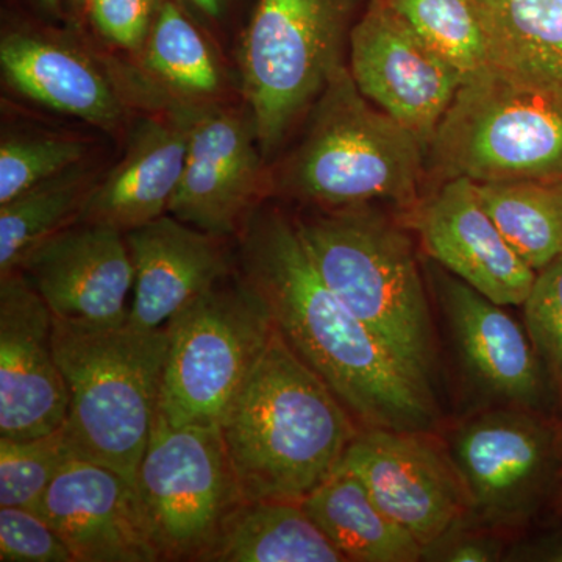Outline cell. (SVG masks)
Returning a JSON list of instances; mask_svg holds the SVG:
<instances>
[{
  "mask_svg": "<svg viewBox=\"0 0 562 562\" xmlns=\"http://www.w3.org/2000/svg\"><path fill=\"white\" fill-rule=\"evenodd\" d=\"M40 2L43 3L46 9L57 10L58 7H60L61 0H40Z\"/></svg>",
  "mask_w": 562,
  "mask_h": 562,
  "instance_id": "8d00e7d4",
  "label": "cell"
},
{
  "mask_svg": "<svg viewBox=\"0 0 562 562\" xmlns=\"http://www.w3.org/2000/svg\"><path fill=\"white\" fill-rule=\"evenodd\" d=\"M465 522L458 524L442 538L424 550L422 560L447 562H494L505 553V542L494 532L469 531Z\"/></svg>",
  "mask_w": 562,
  "mask_h": 562,
  "instance_id": "836d02e7",
  "label": "cell"
},
{
  "mask_svg": "<svg viewBox=\"0 0 562 562\" xmlns=\"http://www.w3.org/2000/svg\"><path fill=\"white\" fill-rule=\"evenodd\" d=\"M128 83L147 106L187 133V161L168 214L220 238L239 235L261 183L254 122L209 101L173 94L146 74L132 76Z\"/></svg>",
  "mask_w": 562,
  "mask_h": 562,
  "instance_id": "30bf717a",
  "label": "cell"
},
{
  "mask_svg": "<svg viewBox=\"0 0 562 562\" xmlns=\"http://www.w3.org/2000/svg\"><path fill=\"white\" fill-rule=\"evenodd\" d=\"M220 236L162 214L125 233L135 283L128 324L139 330L165 328L232 272L231 257Z\"/></svg>",
  "mask_w": 562,
  "mask_h": 562,
  "instance_id": "ac0fdd59",
  "label": "cell"
},
{
  "mask_svg": "<svg viewBox=\"0 0 562 562\" xmlns=\"http://www.w3.org/2000/svg\"><path fill=\"white\" fill-rule=\"evenodd\" d=\"M60 319L127 324L135 272L125 233L76 222L25 257L20 269Z\"/></svg>",
  "mask_w": 562,
  "mask_h": 562,
  "instance_id": "9a60e30c",
  "label": "cell"
},
{
  "mask_svg": "<svg viewBox=\"0 0 562 562\" xmlns=\"http://www.w3.org/2000/svg\"><path fill=\"white\" fill-rule=\"evenodd\" d=\"M161 0H91L88 13L95 31L121 49L143 50Z\"/></svg>",
  "mask_w": 562,
  "mask_h": 562,
  "instance_id": "d6a6232c",
  "label": "cell"
},
{
  "mask_svg": "<svg viewBox=\"0 0 562 562\" xmlns=\"http://www.w3.org/2000/svg\"><path fill=\"white\" fill-rule=\"evenodd\" d=\"M427 157L442 180L562 177V91L486 72L461 85Z\"/></svg>",
  "mask_w": 562,
  "mask_h": 562,
  "instance_id": "8992f818",
  "label": "cell"
},
{
  "mask_svg": "<svg viewBox=\"0 0 562 562\" xmlns=\"http://www.w3.org/2000/svg\"><path fill=\"white\" fill-rule=\"evenodd\" d=\"M166 330L158 413L179 427L221 425L277 327L260 295L236 276L181 310Z\"/></svg>",
  "mask_w": 562,
  "mask_h": 562,
  "instance_id": "52a82bcc",
  "label": "cell"
},
{
  "mask_svg": "<svg viewBox=\"0 0 562 562\" xmlns=\"http://www.w3.org/2000/svg\"><path fill=\"white\" fill-rule=\"evenodd\" d=\"M357 0H258L241 47L243 90L262 155L342 65Z\"/></svg>",
  "mask_w": 562,
  "mask_h": 562,
  "instance_id": "ba28073f",
  "label": "cell"
},
{
  "mask_svg": "<svg viewBox=\"0 0 562 562\" xmlns=\"http://www.w3.org/2000/svg\"><path fill=\"white\" fill-rule=\"evenodd\" d=\"M302 506L346 561L416 562L424 557L412 532L380 508L360 476L342 462Z\"/></svg>",
  "mask_w": 562,
  "mask_h": 562,
  "instance_id": "7402d4cb",
  "label": "cell"
},
{
  "mask_svg": "<svg viewBox=\"0 0 562 562\" xmlns=\"http://www.w3.org/2000/svg\"><path fill=\"white\" fill-rule=\"evenodd\" d=\"M452 458L484 527L524 522L552 479L557 439L530 409L484 413L454 435Z\"/></svg>",
  "mask_w": 562,
  "mask_h": 562,
  "instance_id": "4fadbf2b",
  "label": "cell"
},
{
  "mask_svg": "<svg viewBox=\"0 0 562 562\" xmlns=\"http://www.w3.org/2000/svg\"><path fill=\"white\" fill-rule=\"evenodd\" d=\"M522 308L525 330L562 392V254L536 273Z\"/></svg>",
  "mask_w": 562,
  "mask_h": 562,
  "instance_id": "4dcf8cb0",
  "label": "cell"
},
{
  "mask_svg": "<svg viewBox=\"0 0 562 562\" xmlns=\"http://www.w3.org/2000/svg\"><path fill=\"white\" fill-rule=\"evenodd\" d=\"M138 492L161 561H203L244 502L220 425H172L157 412Z\"/></svg>",
  "mask_w": 562,
  "mask_h": 562,
  "instance_id": "9c48e42d",
  "label": "cell"
},
{
  "mask_svg": "<svg viewBox=\"0 0 562 562\" xmlns=\"http://www.w3.org/2000/svg\"><path fill=\"white\" fill-rule=\"evenodd\" d=\"M244 501L302 502L361 430L279 330L221 422Z\"/></svg>",
  "mask_w": 562,
  "mask_h": 562,
  "instance_id": "7a4b0ae2",
  "label": "cell"
},
{
  "mask_svg": "<svg viewBox=\"0 0 562 562\" xmlns=\"http://www.w3.org/2000/svg\"><path fill=\"white\" fill-rule=\"evenodd\" d=\"M491 72L562 91V0H476Z\"/></svg>",
  "mask_w": 562,
  "mask_h": 562,
  "instance_id": "603a6c76",
  "label": "cell"
},
{
  "mask_svg": "<svg viewBox=\"0 0 562 562\" xmlns=\"http://www.w3.org/2000/svg\"><path fill=\"white\" fill-rule=\"evenodd\" d=\"M83 143L55 136H18L0 144V205L83 161Z\"/></svg>",
  "mask_w": 562,
  "mask_h": 562,
  "instance_id": "f546056e",
  "label": "cell"
},
{
  "mask_svg": "<svg viewBox=\"0 0 562 562\" xmlns=\"http://www.w3.org/2000/svg\"><path fill=\"white\" fill-rule=\"evenodd\" d=\"M531 560H542L552 562H562V538L552 543L542 546L538 553L530 554Z\"/></svg>",
  "mask_w": 562,
  "mask_h": 562,
  "instance_id": "d590c367",
  "label": "cell"
},
{
  "mask_svg": "<svg viewBox=\"0 0 562 562\" xmlns=\"http://www.w3.org/2000/svg\"><path fill=\"white\" fill-rule=\"evenodd\" d=\"M0 65L25 98L113 131L122 117L120 94L79 52L41 36L10 33L0 43Z\"/></svg>",
  "mask_w": 562,
  "mask_h": 562,
  "instance_id": "44dd1931",
  "label": "cell"
},
{
  "mask_svg": "<svg viewBox=\"0 0 562 562\" xmlns=\"http://www.w3.org/2000/svg\"><path fill=\"white\" fill-rule=\"evenodd\" d=\"M76 2V5H79L80 9H88V5H90L91 0H74Z\"/></svg>",
  "mask_w": 562,
  "mask_h": 562,
  "instance_id": "74e56055",
  "label": "cell"
},
{
  "mask_svg": "<svg viewBox=\"0 0 562 562\" xmlns=\"http://www.w3.org/2000/svg\"><path fill=\"white\" fill-rule=\"evenodd\" d=\"M183 2L206 20H220L227 9L228 0H183Z\"/></svg>",
  "mask_w": 562,
  "mask_h": 562,
  "instance_id": "e575fe53",
  "label": "cell"
},
{
  "mask_svg": "<svg viewBox=\"0 0 562 562\" xmlns=\"http://www.w3.org/2000/svg\"><path fill=\"white\" fill-rule=\"evenodd\" d=\"M432 279L454 344L473 379L494 397L519 408H538L546 394L543 364L525 327L505 306L441 266Z\"/></svg>",
  "mask_w": 562,
  "mask_h": 562,
  "instance_id": "d6986e66",
  "label": "cell"
},
{
  "mask_svg": "<svg viewBox=\"0 0 562 562\" xmlns=\"http://www.w3.org/2000/svg\"><path fill=\"white\" fill-rule=\"evenodd\" d=\"M432 49L465 81L490 72L486 32L476 0H391Z\"/></svg>",
  "mask_w": 562,
  "mask_h": 562,
  "instance_id": "83f0119b",
  "label": "cell"
},
{
  "mask_svg": "<svg viewBox=\"0 0 562 562\" xmlns=\"http://www.w3.org/2000/svg\"><path fill=\"white\" fill-rule=\"evenodd\" d=\"M408 216L436 265L498 305L522 306L538 272L503 238L473 181H443Z\"/></svg>",
  "mask_w": 562,
  "mask_h": 562,
  "instance_id": "e0dca14e",
  "label": "cell"
},
{
  "mask_svg": "<svg viewBox=\"0 0 562 562\" xmlns=\"http://www.w3.org/2000/svg\"><path fill=\"white\" fill-rule=\"evenodd\" d=\"M74 458L63 427L38 438H0V506L38 513L55 476Z\"/></svg>",
  "mask_w": 562,
  "mask_h": 562,
  "instance_id": "f1b7e54d",
  "label": "cell"
},
{
  "mask_svg": "<svg viewBox=\"0 0 562 562\" xmlns=\"http://www.w3.org/2000/svg\"><path fill=\"white\" fill-rule=\"evenodd\" d=\"M503 238L536 272L562 254V177L475 183Z\"/></svg>",
  "mask_w": 562,
  "mask_h": 562,
  "instance_id": "d4e9b609",
  "label": "cell"
},
{
  "mask_svg": "<svg viewBox=\"0 0 562 562\" xmlns=\"http://www.w3.org/2000/svg\"><path fill=\"white\" fill-rule=\"evenodd\" d=\"M238 276L358 427L432 431L435 395L322 280L295 221L277 211L251 213L239 233Z\"/></svg>",
  "mask_w": 562,
  "mask_h": 562,
  "instance_id": "6da1fadb",
  "label": "cell"
},
{
  "mask_svg": "<svg viewBox=\"0 0 562 562\" xmlns=\"http://www.w3.org/2000/svg\"><path fill=\"white\" fill-rule=\"evenodd\" d=\"M349 44L358 90L427 150L464 83L460 70L414 31L391 0H371L351 27Z\"/></svg>",
  "mask_w": 562,
  "mask_h": 562,
  "instance_id": "8fae6325",
  "label": "cell"
},
{
  "mask_svg": "<svg viewBox=\"0 0 562 562\" xmlns=\"http://www.w3.org/2000/svg\"><path fill=\"white\" fill-rule=\"evenodd\" d=\"M38 513L76 562L161 561L138 486L106 465L81 458L66 462Z\"/></svg>",
  "mask_w": 562,
  "mask_h": 562,
  "instance_id": "2e32d148",
  "label": "cell"
},
{
  "mask_svg": "<svg viewBox=\"0 0 562 562\" xmlns=\"http://www.w3.org/2000/svg\"><path fill=\"white\" fill-rule=\"evenodd\" d=\"M54 313L21 271L0 277V438L32 439L68 419Z\"/></svg>",
  "mask_w": 562,
  "mask_h": 562,
  "instance_id": "5bb4252c",
  "label": "cell"
},
{
  "mask_svg": "<svg viewBox=\"0 0 562 562\" xmlns=\"http://www.w3.org/2000/svg\"><path fill=\"white\" fill-rule=\"evenodd\" d=\"M295 224L322 280L435 395L430 303L405 228L371 203L325 210Z\"/></svg>",
  "mask_w": 562,
  "mask_h": 562,
  "instance_id": "3957f363",
  "label": "cell"
},
{
  "mask_svg": "<svg viewBox=\"0 0 562 562\" xmlns=\"http://www.w3.org/2000/svg\"><path fill=\"white\" fill-rule=\"evenodd\" d=\"M431 432L361 428L342 460L424 550L472 512L460 469Z\"/></svg>",
  "mask_w": 562,
  "mask_h": 562,
  "instance_id": "7c38bea8",
  "label": "cell"
},
{
  "mask_svg": "<svg viewBox=\"0 0 562 562\" xmlns=\"http://www.w3.org/2000/svg\"><path fill=\"white\" fill-rule=\"evenodd\" d=\"M302 502L244 501L202 562H342Z\"/></svg>",
  "mask_w": 562,
  "mask_h": 562,
  "instance_id": "cb8c5ba5",
  "label": "cell"
},
{
  "mask_svg": "<svg viewBox=\"0 0 562 562\" xmlns=\"http://www.w3.org/2000/svg\"><path fill=\"white\" fill-rule=\"evenodd\" d=\"M0 561L76 562L52 525L33 509L0 508Z\"/></svg>",
  "mask_w": 562,
  "mask_h": 562,
  "instance_id": "1f68e13d",
  "label": "cell"
},
{
  "mask_svg": "<svg viewBox=\"0 0 562 562\" xmlns=\"http://www.w3.org/2000/svg\"><path fill=\"white\" fill-rule=\"evenodd\" d=\"M187 133L171 117L139 122L122 160L95 181L77 222L127 233L168 214L187 161Z\"/></svg>",
  "mask_w": 562,
  "mask_h": 562,
  "instance_id": "ffe728a7",
  "label": "cell"
},
{
  "mask_svg": "<svg viewBox=\"0 0 562 562\" xmlns=\"http://www.w3.org/2000/svg\"><path fill=\"white\" fill-rule=\"evenodd\" d=\"M425 157L420 140L368 101L341 66L288 162L284 190L324 210L387 201L412 213L420 202Z\"/></svg>",
  "mask_w": 562,
  "mask_h": 562,
  "instance_id": "5b68a950",
  "label": "cell"
},
{
  "mask_svg": "<svg viewBox=\"0 0 562 562\" xmlns=\"http://www.w3.org/2000/svg\"><path fill=\"white\" fill-rule=\"evenodd\" d=\"M146 76L183 98L210 101L221 90L220 66L201 32L173 0H161L143 47Z\"/></svg>",
  "mask_w": 562,
  "mask_h": 562,
  "instance_id": "4316f807",
  "label": "cell"
},
{
  "mask_svg": "<svg viewBox=\"0 0 562 562\" xmlns=\"http://www.w3.org/2000/svg\"><path fill=\"white\" fill-rule=\"evenodd\" d=\"M54 346L69 394L63 428L70 449L136 484L158 412L168 330L54 316Z\"/></svg>",
  "mask_w": 562,
  "mask_h": 562,
  "instance_id": "277c9868",
  "label": "cell"
},
{
  "mask_svg": "<svg viewBox=\"0 0 562 562\" xmlns=\"http://www.w3.org/2000/svg\"><path fill=\"white\" fill-rule=\"evenodd\" d=\"M94 184L80 161L0 205V277L18 271L40 244L76 224Z\"/></svg>",
  "mask_w": 562,
  "mask_h": 562,
  "instance_id": "484cf974",
  "label": "cell"
}]
</instances>
